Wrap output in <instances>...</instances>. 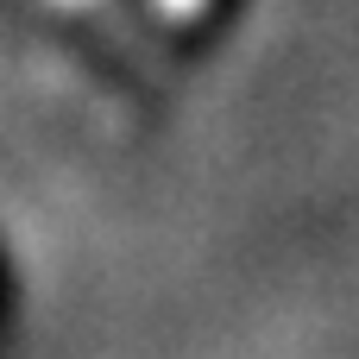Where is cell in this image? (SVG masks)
Segmentation results:
<instances>
[{
	"label": "cell",
	"instance_id": "cell-2",
	"mask_svg": "<svg viewBox=\"0 0 359 359\" xmlns=\"http://www.w3.org/2000/svg\"><path fill=\"white\" fill-rule=\"evenodd\" d=\"M63 13H88V19H114V0H50Z\"/></svg>",
	"mask_w": 359,
	"mask_h": 359
},
{
	"label": "cell",
	"instance_id": "cell-1",
	"mask_svg": "<svg viewBox=\"0 0 359 359\" xmlns=\"http://www.w3.org/2000/svg\"><path fill=\"white\" fill-rule=\"evenodd\" d=\"M158 13H164V19H202L208 0H158Z\"/></svg>",
	"mask_w": 359,
	"mask_h": 359
}]
</instances>
